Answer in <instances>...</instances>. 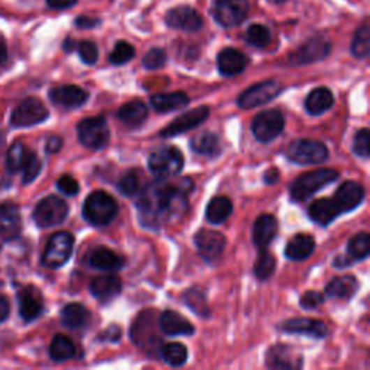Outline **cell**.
I'll use <instances>...</instances> for the list:
<instances>
[{"instance_id": "obj_27", "label": "cell", "mask_w": 370, "mask_h": 370, "mask_svg": "<svg viewBox=\"0 0 370 370\" xmlns=\"http://www.w3.org/2000/svg\"><path fill=\"white\" fill-rule=\"evenodd\" d=\"M341 213L339 209V205L334 198H320L316 200L310 209H308V216L311 217L316 223L320 225H327L330 224L333 220H336Z\"/></svg>"}, {"instance_id": "obj_54", "label": "cell", "mask_w": 370, "mask_h": 370, "mask_svg": "<svg viewBox=\"0 0 370 370\" xmlns=\"http://www.w3.org/2000/svg\"><path fill=\"white\" fill-rule=\"evenodd\" d=\"M120 336H121L120 327H117V325H112V327L108 328V330H106L105 333H101V334H100V339H101V340H108V341L114 343V341H119V340H120Z\"/></svg>"}, {"instance_id": "obj_51", "label": "cell", "mask_w": 370, "mask_h": 370, "mask_svg": "<svg viewBox=\"0 0 370 370\" xmlns=\"http://www.w3.org/2000/svg\"><path fill=\"white\" fill-rule=\"evenodd\" d=\"M57 187L58 190L68 195V197H74L78 194L80 191V187H78V182L71 177V175H64V177H61L57 182Z\"/></svg>"}, {"instance_id": "obj_4", "label": "cell", "mask_w": 370, "mask_h": 370, "mask_svg": "<svg viewBox=\"0 0 370 370\" xmlns=\"http://www.w3.org/2000/svg\"><path fill=\"white\" fill-rule=\"evenodd\" d=\"M77 135L80 142L86 148L93 151H100L105 148L110 139L108 121L103 116L81 120L77 126Z\"/></svg>"}, {"instance_id": "obj_8", "label": "cell", "mask_w": 370, "mask_h": 370, "mask_svg": "<svg viewBox=\"0 0 370 370\" xmlns=\"http://www.w3.org/2000/svg\"><path fill=\"white\" fill-rule=\"evenodd\" d=\"M286 156L299 165H311L324 162L328 158V149L318 140L297 139L288 147Z\"/></svg>"}, {"instance_id": "obj_56", "label": "cell", "mask_w": 370, "mask_h": 370, "mask_svg": "<svg viewBox=\"0 0 370 370\" xmlns=\"http://www.w3.org/2000/svg\"><path fill=\"white\" fill-rule=\"evenodd\" d=\"M9 311H10L9 299L3 295H0V323L6 321V318L9 317Z\"/></svg>"}, {"instance_id": "obj_46", "label": "cell", "mask_w": 370, "mask_h": 370, "mask_svg": "<svg viewBox=\"0 0 370 370\" xmlns=\"http://www.w3.org/2000/svg\"><path fill=\"white\" fill-rule=\"evenodd\" d=\"M40 170H43V163H40L39 158L36 154L31 152L28 154V158L25 161V165L22 168L24 171V184H31L40 172Z\"/></svg>"}, {"instance_id": "obj_29", "label": "cell", "mask_w": 370, "mask_h": 370, "mask_svg": "<svg viewBox=\"0 0 370 370\" xmlns=\"http://www.w3.org/2000/svg\"><path fill=\"white\" fill-rule=\"evenodd\" d=\"M91 268L100 271H119L125 265V259L108 248H96L89 258Z\"/></svg>"}, {"instance_id": "obj_10", "label": "cell", "mask_w": 370, "mask_h": 370, "mask_svg": "<svg viewBox=\"0 0 370 370\" xmlns=\"http://www.w3.org/2000/svg\"><path fill=\"white\" fill-rule=\"evenodd\" d=\"M251 9L249 0H217L214 3V20L223 28L239 27Z\"/></svg>"}, {"instance_id": "obj_59", "label": "cell", "mask_w": 370, "mask_h": 370, "mask_svg": "<svg viewBox=\"0 0 370 370\" xmlns=\"http://www.w3.org/2000/svg\"><path fill=\"white\" fill-rule=\"evenodd\" d=\"M278 179H279V171H278V170H275V168H271V170H268V171L265 172L263 181H265L266 184L272 185V184H275Z\"/></svg>"}, {"instance_id": "obj_58", "label": "cell", "mask_w": 370, "mask_h": 370, "mask_svg": "<svg viewBox=\"0 0 370 370\" xmlns=\"http://www.w3.org/2000/svg\"><path fill=\"white\" fill-rule=\"evenodd\" d=\"M353 259L348 256V255H340L334 259V266H337V268H348V266L352 265Z\"/></svg>"}, {"instance_id": "obj_40", "label": "cell", "mask_w": 370, "mask_h": 370, "mask_svg": "<svg viewBox=\"0 0 370 370\" xmlns=\"http://www.w3.org/2000/svg\"><path fill=\"white\" fill-rule=\"evenodd\" d=\"M29 151L27 149V147L24 145L22 142H15L13 145L10 147L9 152H8V158H6V167L9 170V172H17V171H22L24 165H25V161L28 158Z\"/></svg>"}, {"instance_id": "obj_60", "label": "cell", "mask_w": 370, "mask_h": 370, "mask_svg": "<svg viewBox=\"0 0 370 370\" xmlns=\"http://www.w3.org/2000/svg\"><path fill=\"white\" fill-rule=\"evenodd\" d=\"M6 59H8V47H6L5 39L0 36V66L5 64Z\"/></svg>"}, {"instance_id": "obj_17", "label": "cell", "mask_w": 370, "mask_h": 370, "mask_svg": "<svg viewBox=\"0 0 370 370\" xmlns=\"http://www.w3.org/2000/svg\"><path fill=\"white\" fill-rule=\"evenodd\" d=\"M266 364L271 369H299L302 367V356L291 346L275 344L266 353Z\"/></svg>"}, {"instance_id": "obj_42", "label": "cell", "mask_w": 370, "mask_h": 370, "mask_svg": "<svg viewBox=\"0 0 370 370\" xmlns=\"http://www.w3.org/2000/svg\"><path fill=\"white\" fill-rule=\"evenodd\" d=\"M271 39H272L271 31L265 25L255 24L251 25L248 31H246V40L255 48H266L271 44Z\"/></svg>"}, {"instance_id": "obj_13", "label": "cell", "mask_w": 370, "mask_h": 370, "mask_svg": "<svg viewBox=\"0 0 370 370\" xmlns=\"http://www.w3.org/2000/svg\"><path fill=\"white\" fill-rule=\"evenodd\" d=\"M330 51H332L330 40H327L323 36H316L308 39L304 45L295 50L290 57H288V61H290L293 66L311 64L324 59L328 54H330Z\"/></svg>"}, {"instance_id": "obj_15", "label": "cell", "mask_w": 370, "mask_h": 370, "mask_svg": "<svg viewBox=\"0 0 370 370\" xmlns=\"http://www.w3.org/2000/svg\"><path fill=\"white\" fill-rule=\"evenodd\" d=\"M165 22L172 29L197 32L202 27V17L191 6H177L167 12Z\"/></svg>"}, {"instance_id": "obj_16", "label": "cell", "mask_w": 370, "mask_h": 370, "mask_svg": "<svg viewBox=\"0 0 370 370\" xmlns=\"http://www.w3.org/2000/svg\"><path fill=\"white\" fill-rule=\"evenodd\" d=\"M197 251L202 259L213 262L223 253L225 248V237L216 230H200L194 237Z\"/></svg>"}, {"instance_id": "obj_61", "label": "cell", "mask_w": 370, "mask_h": 370, "mask_svg": "<svg viewBox=\"0 0 370 370\" xmlns=\"http://www.w3.org/2000/svg\"><path fill=\"white\" fill-rule=\"evenodd\" d=\"M74 47H75V43H74L73 39H67L66 43H64V50H66V51H73Z\"/></svg>"}, {"instance_id": "obj_28", "label": "cell", "mask_w": 370, "mask_h": 370, "mask_svg": "<svg viewBox=\"0 0 370 370\" xmlns=\"http://www.w3.org/2000/svg\"><path fill=\"white\" fill-rule=\"evenodd\" d=\"M316 249V242L314 237L310 235H295L290 242H288L285 248V256L290 260H305L313 255Z\"/></svg>"}, {"instance_id": "obj_39", "label": "cell", "mask_w": 370, "mask_h": 370, "mask_svg": "<svg viewBox=\"0 0 370 370\" xmlns=\"http://www.w3.org/2000/svg\"><path fill=\"white\" fill-rule=\"evenodd\" d=\"M370 236L367 232H362L350 239L347 244V253L353 260H363L369 256Z\"/></svg>"}, {"instance_id": "obj_49", "label": "cell", "mask_w": 370, "mask_h": 370, "mask_svg": "<svg viewBox=\"0 0 370 370\" xmlns=\"http://www.w3.org/2000/svg\"><path fill=\"white\" fill-rule=\"evenodd\" d=\"M77 48H78V55L84 64L93 66L97 63L98 48L94 43H91V40H81Z\"/></svg>"}, {"instance_id": "obj_38", "label": "cell", "mask_w": 370, "mask_h": 370, "mask_svg": "<svg viewBox=\"0 0 370 370\" xmlns=\"http://www.w3.org/2000/svg\"><path fill=\"white\" fill-rule=\"evenodd\" d=\"M188 357L187 347L181 343H168L162 347V359L172 367L185 364Z\"/></svg>"}, {"instance_id": "obj_19", "label": "cell", "mask_w": 370, "mask_h": 370, "mask_svg": "<svg viewBox=\"0 0 370 370\" xmlns=\"http://www.w3.org/2000/svg\"><path fill=\"white\" fill-rule=\"evenodd\" d=\"M19 298V314L24 321L31 323L36 320L44 311L43 295L34 286H28L17 295Z\"/></svg>"}, {"instance_id": "obj_9", "label": "cell", "mask_w": 370, "mask_h": 370, "mask_svg": "<svg viewBox=\"0 0 370 370\" xmlns=\"http://www.w3.org/2000/svg\"><path fill=\"white\" fill-rule=\"evenodd\" d=\"M48 114V109L44 106L43 101L29 97L19 103L12 113L10 123L15 128H31L47 120Z\"/></svg>"}, {"instance_id": "obj_44", "label": "cell", "mask_w": 370, "mask_h": 370, "mask_svg": "<svg viewBox=\"0 0 370 370\" xmlns=\"http://www.w3.org/2000/svg\"><path fill=\"white\" fill-rule=\"evenodd\" d=\"M370 50V29L367 24H363L353 38L352 43V54L356 58H366Z\"/></svg>"}, {"instance_id": "obj_2", "label": "cell", "mask_w": 370, "mask_h": 370, "mask_svg": "<svg viewBox=\"0 0 370 370\" xmlns=\"http://www.w3.org/2000/svg\"><path fill=\"white\" fill-rule=\"evenodd\" d=\"M339 178V172L332 168H323L305 172L301 177H298L293 187H291V198L293 201L301 202L306 198H310L313 194L324 188L325 185L332 184Z\"/></svg>"}, {"instance_id": "obj_3", "label": "cell", "mask_w": 370, "mask_h": 370, "mask_svg": "<svg viewBox=\"0 0 370 370\" xmlns=\"http://www.w3.org/2000/svg\"><path fill=\"white\" fill-rule=\"evenodd\" d=\"M83 216L90 224L101 228L117 216V202L105 191H94L84 201Z\"/></svg>"}, {"instance_id": "obj_53", "label": "cell", "mask_w": 370, "mask_h": 370, "mask_svg": "<svg viewBox=\"0 0 370 370\" xmlns=\"http://www.w3.org/2000/svg\"><path fill=\"white\" fill-rule=\"evenodd\" d=\"M101 24L100 19L96 17H89V16H78L75 19V25L81 29H93Z\"/></svg>"}, {"instance_id": "obj_45", "label": "cell", "mask_w": 370, "mask_h": 370, "mask_svg": "<svg viewBox=\"0 0 370 370\" xmlns=\"http://www.w3.org/2000/svg\"><path fill=\"white\" fill-rule=\"evenodd\" d=\"M133 57H135V48L131 44L125 43V40H119L109 57V61L113 66H123L129 63Z\"/></svg>"}, {"instance_id": "obj_18", "label": "cell", "mask_w": 370, "mask_h": 370, "mask_svg": "<svg viewBox=\"0 0 370 370\" xmlns=\"http://www.w3.org/2000/svg\"><path fill=\"white\" fill-rule=\"evenodd\" d=\"M22 230V217L19 207L13 202L0 204V236L5 240H13Z\"/></svg>"}, {"instance_id": "obj_12", "label": "cell", "mask_w": 370, "mask_h": 370, "mask_svg": "<svg viewBox=\"0 0 370 370\" xmlns=\"http://www.w3.org/2000/svg\"><path fill=\"white\" fill-rule=\"evenodd\" d=\"M281 91H282V86L278 83V81H274V80L262 81V83L255 84L246 91H243L237 103L242 109L259 108L262 105H266V103L272 101L275 97L279 96Z\"/></svg>"}, {"instance_id": "obj_35", "label": "cell", "mask_w": 370, "mask_h": 370, "mask_svg": "<svg viewBox=\"0 0 370 370\" xmlns=\"http://www.w3.org/2000/svg\"><path fill=\"white\" fill-rule=\"evenodd\" d=\"M232 212H233L232 201L228 197L219 195L209 202L207 209H205V219H207V221L212 224H220L229 219Z\"/></svg>"}, {"instance_id": "obj_7", "label": "cell", "mask_w": 370, "mask_h": 370, "mask_svg": "<svg viewBox=\"0 0 370 370\" xmlns=\"http://www.w3.org/2000/svg\"><path fill=\"white\" fill-rule=\"evenodd\" d=\"M148 167L158 178H170L181 172L184 167V156L179 149L174 147H165L151 154Z\"/></svg>"}, {"instance_id": "obj_14", "label": "cell", "mask_w": 370, "mask_h": 370, "mask_svg": "<svg viewBox=\"0 0 370 370\" xmlns=\"http://www.w3.org/2000/svg\"><path fill=\"white\" fill-rule=\"evenodd\" d=\"M210 116V109L201 106L197 109H191L188 112L182 113L181 116H178L172 123L163 129L159 135L161 138H172V136H178L181 133L188 132L197 126H200L201 123H204L205 120L209 119Z\"/></svg>"}, {"instance_id": "obj_5", "label": "cell", "mask_w": 370, "mask_h": 370, "mask_svg": "<svg viewBox=\"0 0 370 370\" xmlns=\"http://www.w3.org/2000/svg\"><path fill=\"white\" fill-rule=\"evenodd\" d=\"M74 236L68 232H58L51 236L43 255V265L57 269L66 265L73 255Z\"/></svg>"}, {"instance_id": "obj_41", "label": "cell", "mask_w": 370, "mask_h": 370, "mask_svg": "<svg viewBox=\"0 0 370 370\" xmlns=\"http://www.w3.org/2000/svg\"><path fill=\"white\" fill-rule=\"evenodd\" d=\"M275 266H276V260L274 255H271L266 249H260L258 260L255 263L253 272L259 281H266V279H269L271 275L275 272Z\"/></svg>"}, {"instance_id": "obj_50", "label": "cell", "mask_w": 370, "mask_h": 370, "mask_svg": "<svg viewBox=\"0 0 370 370\" xmlns=\"http://www.w3.org/2000/svg\"><path fill=\"white\" fill-rule=\"evenodd\" d=\"M369 139L370 132L369 129H362L356 133L353 140V152L360 158H369Z\"/></svg>"}, {"instance_id": "obj_33", "label": "cell", "mask_w": 370, "mask_h": 370, "mask_svg": "<svg viewBox=\"0 0 370 370\" xmlns=\"http://www.w3.org/2000/svg\"><path fill=\"white\" fill-rule=\"evenodd\" d=\"M117 117L129 128H138L148 119V108L142 101H129L117 110Z\"/></svg>"}, {"instance_id": "obj_1", "label": "cell", "mask_w": 370, "mask_h": 370, "mask_svg": "<svg viewBox=\"0 0 370 370\" xmlns=\"http://www.w3.org/2000/svg\"><path fill=\"white\" fill-rule=\"evenodd\" d=\"M193 190L190 179L179 182L156 181L139 191L138 212L143 225L159 229L161 225L187 212L188 193Z\"/></svg>"}, {"instance_id": "obj_22", "label": "cell", "mask_w": 370, "mask_h": 370, "mask_svg": "<svg viewBox=\"0 0 370 370\" xmlns=\"http://www.w3.org/2000/svg\"><path fill=\"white\" fill-rule=\"evenodd\" d=\"M50 98L57 106L74 109L84 105L89 100V93L78 86H59L50 91Z\"/></svg>"}, {"instance_id": "obj_48", "label": "cell", "mask_w": 370, "mask_h": 370, "mask_svg": "<svg viewBox=\"0 0 370 370\" xmlns=\"http://www.w3.org/2000/svg\"><path fill=\"white\" fill-rule=\"evenodd\" d=\"M117 188L119 191L126 195V197H133L136 195L139 191H140V182H139V177L133 172H129L126 174L125 177H123L119 184H117Z\"/></svg>"}, {"instance_id": "obj_24", "label": "cell", "mask_w": 370, "mask_h": 370, "mask_svg": "<svg viewBox=\"0 0 370 370\" xmlns=\"http://www.w3.org/2000/svg\"><path fill=\"white\" fill-rule=\"evenodd\" d=\"M90 293L100 302H110L121 293V281L116 275L97 276L90 283Z\"/></svg>"}, {"instance_id": "obj_34", "label": "cell", "mask_w": 370, "mask_h": 370, "mask_svg": "<svg viewBox=\"0 0 370 370\" xmlns=\"http://www.w3.org/2000/svg\"><path fill=\"white\" fill-rule=\"evenodd\" d=\"M61 321L71 330L83 328L90 321V313L84 305L81 304H68L61 311Z\"/></svg>"}, {"instance_id": "obj_32", "label": "cell", "mask_w": 370, "mask_h": 370, "mask_svg": "<svg viewBox=\"0 0 370 370\" xmlns=\"http://www.w3.org/2000/svg\"><path fill=\"white\" fill-rule=\"evenodd\" d=\"M357 286L359 283L353 275L337 276L328 282V285L325 286V294L330 298L350 299L356 294Z\"/></svg>"}, {"instance_id": "obj_6", "label": "cell", "mask_w": 370, "mask_h": 370, "mask_svg": "<svg viewBox=\"0 0 370 370\" xmlns=\"http://www.w3.org/2000/svg\"><path fill=\"white\" fill-rule=\"evenodd\" d=\"M68 216V205L67 202L57 195H48L44 200H40L34 210V220L39 228H54Z\"/></svg>"}, {"instance_id": "obj_11", "label": "cell", "mask_w": 370, "mask_h": 370, "mask_svg": "<svg viewBox=\"0 0 370 370\" xmlns=\"http://www.w3.org/2000/svg\"><path fill=\"white\" fill-rule=\"evenodd\" d=\"M283 126H285V119L282 113L276 109H271L259 113L253 119L252 132L259 142L268 143L276 139L282 133Z\"/></svg>"}, {"instance_id": "obj_47", "label": "cell", "mask_w": 370, "mask_h": 370, "mask_svg": "<svg viewBox=\"0 0 370 370\" xmlns=\"http://www.w3.org/2000/svg\"><path fill=\"white\" fill-rule=\"evenodd\" d=\"M167 63V52L162 48H152L143 57V67L147 70H158L165 66Z\"/></svg>"}, {"instance_id": "obj_43", "label": "cell", "mask_w": 370, "mask_h": 370, "mask_svg": "<svg viewBox=\"0 0 370 370\" xmlns=\"http://www.w3.org/2000/svg\"><path fill=\"white\" fill-rule=\"evenodd\" d=\"M184 302L187 304L191 308V310L195 314H198L200 317H209L210 316L207 301H205L204 294L198 290V288H193V290L185 293Z\"/></svg>"}, {"instance_id": "obj_55", "label": "cell", "mask_w": 370, "mask_h": 370, "mask_svg": "<svg viewBox=\"0 0 370 370\" xmlns=\"http://www.w3.org/2000/svg\"><path fill=\"white\" fill-rule=\"evenodd\" d=\"M78 0H47V3L51 9L57 10H63V9H70L73 8Z\"/></svg>"}, {"instance_id": "obj_25", "label": "cell", "mask_w": 370, "mask_h": 370, "mask_svg": "<svg viewBox=\"0 0 370 370\" xmlns=\"http://www.w3.org/2000/svg\"><path fill=\"white\" fill-rule=\"evenodd\" d=\"M248 66V58L235 48H224L217 55V67L221 75L235 77L244 71Z\"/></svg>"}, {"instance_id": "obj_37", "label": "cell", "mask_w": 370, "mask_h": 370, "mask_svg": "<svg viewBox=\"0 0 370 370\" xmlns=\"http://www.w3.org/2000/svg\"><path fill=\"white\" fill-rule=\"evenodd\" d=\"M75 356V344L67 336L58 334L50 346V357L54 362H67Z\"/></svg>"}, {"instance_id": "obj_23", "label": "cell", "mask_w": 370, "mask_h": 370, "mask_svg": "<svg viewBox=\"0 0 370 370\" xmlns=\"http://www.w3.org/2000/svg\"><path fill=\"white\" fill-rule=\"evenodd\" d=\"M278 221L272 214H262L256 219L252 229V240L259 249H266L276 237Z\"/></svg>"}, {"instance_id": "obj_26", "label": "cell", "mask_w": 370, "mask_h": 370, "mask_svg": "<svg viewBox=\"0 0 370 370\" xmlns=\"http://www.w3.org/2000/svg\"><path fill=\"white\" fill-rule=\"evenodd\" d=\"M159 327L167 336H191L194 334L193 324L177 311H165L159 317Z\"/></svg>"}, {"instance_id": "obj_21", "label": "cell", "mask_w": 370, "mask_h": 370, "mask_svg": "<svg viewBox=\"0 0 370 370\" xmlns=\"http://www.w3.org/2000/svg\"><path fill=\"white\" fill-rule=\"evenodd\" d=\"M341 213L355 210L364 198V188L356 181L343 182L333 197Z\"/></svg>"}, {"instance_id": "obj_30", "label": "cell", "mask_w": 370, "mask_h": 370, "mask_svg": "<svg viewBox=\"0 0 370 370\" xmlns=\"http://www.w3.org/2000/svg\"><path fill=\"white\" fill-rule=\"evenodd\" d=\"M334 105V96L327 87L314 89L305 100V109L311 116H320Z\"/></svg>"}, {"instance_id": "obj_52", "label": "cell", "mask_w": 370, "mask_h": 370, "mask_svg": "<svg viewBox=\"0 0 370 370\" xmlns=\"http://www.w3.org/2000/svg\"><path fill=\"white\" fill-rule=\"evenodd\" d=\"M324 302V295L318 291H306L301 299H299V305L305 310H316L321 304Z\"/></svg>"}, {"instance_id": "obj_36", "label": "cell", "mask_w": 370, "mask_h": 370, "mask_svg": "<svg viewBox=\"0 0 370 370\" xmlns=\"http://www.w3.org/2000/svg\"><path fill=\"white\" fill-rule=\"evenodd\" d=\"M191 149L202 156L214 158L220 154V140L212 132H202L191 139Z\"/></svg>"}, {"instance_id": "obj_57", "label": "cell", "mask_w": 370, "mask_h": 370, "mask_svg": "<svg viewBox=\"0 0 370 370\" xmlns=\"http://www.w3.org/2000/svg\"><path fill=\"white\" fill-rule=\"evenodd\" d=\"M61 148H63V139H61L59 136H52V138L48 139V142H47V151L50 154H55Z\"/></svg>"}, {"instance_id": "obj_31", "label": "cell", "mask_w": 370, "mask_h": 370, "mask_svg": "<svg viewBox=\"0 0 370 370\" xmlns=\"http://www.w3.org/2000/svg\"><path fill=\"white\" fill-rule=\"evenodd\" d=\"M188 96L182 91L175 93H159L151 97L152 108L159 113H168L188 105Z\"/></svg>"}, {"instance_id": "obj_20", "label": "cell", "mask_w": 370, "mask_h": 370, "mask_svg": "<svg viewBox=\"0 0 370 370\" xmlns=\"http://www.w3.org/2000/svg\"><path fill=\"white\" fill-rule=\"evenodd\" d=\"M281 328L286 333L293 334H305L316 339H324L328 334V328L325 323L320 320H313V318H291L285 321Z\"/></svg>"}]
</instances>
